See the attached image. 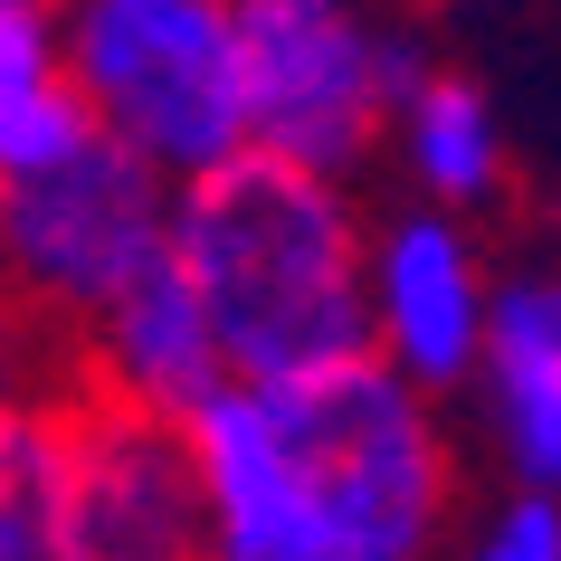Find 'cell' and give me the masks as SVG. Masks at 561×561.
Returning <instances> with one entry per match:
<instances>
[{
    "instance_id": "5b68a950",
    "label": "cell",
    "mask_w": 561,
    "mask_h": 561,
    "mask_svg": "<svg viewBox=\"0 0 561 561\" xmlns=\"http://www.w3.org/2000/svg\"><path fill=\"white\" fill-rule=\"evenodd\" d=\"M172 248H181V181L162 162H144L134 144H115V134L67 152L58 172L0 181V257H10V286L67 343L144 266L172 257Z\"/></svg>"
},
{
    "instance_id": "7a4b0ae2",
    "label": "cell",
    "mask_w": 561,
    "mask_h": 561,
    "mask_svg": "<svg viewBox=\"0 0 561 561\" xmlns=\"http://www.w3.org/2000/svg\"><path fill=\"white\" fill-rule=\"evenodd\" d=\"M181 266L201 276L238 381L286 390L371 353V238L343 172L248 144L181 181Z\"/></svg>"
},
{
    "instance_id": "8fae6325",
    "label": "cell",
    "mask_w": 561,
    "mask_h": 561,
    "mask_svg": "<svg viewBox=\"0 0 561 561\" xmlns=\"http://www.w3.org/2000/svg\"><path fill=\"white\" fill-rule=\"evenodd\" d=\"M0 561H87L67 514V390H20L0 419Z\"/></svg>"
},
{
    "instance_id": "5bb4252c",
    "label": "cell",
    "mask_w": 561,
    "mask_h": 561,
    "mask_svg": "<svg viewBox=\"0 0 561 561\" xmlns=\"http://www.w3.org/2000/svg\"><path fill=\"white\" fill-rule=\"evenodd\" d=\"M400 10H447V0H400Z\"/></svg>"
},
{
    "instance_id": "9c48e42d",
    "label": "cell",
    "mask_w": 561,
    "mask_h": 561,
    "mask_svg": "<svg viewBox=\"0 0 561 561\" xmlns=\"http://www.w3.org/2000/svg\"><path fill=\"white\" fill-rule=\"evenodd\" d=\"M476 400H485L504 476L561 495V266H524V276L495 286V333H485Z\"/></svg>"
},
{
    "instance_id": "52a82bcc",
    "label": "cell",
    "mask_w": 561,
    "mask_h": 561,
    "mask_svg": "<svg viewBox=\"0 0 561 561\" xmlns=\"http://www.w3.org/2000/svg\"><path fill=\"white\" fill-rule=\"evenodd\" d=\"M495 286L457 209L419 201L371 229V353L410 371L419 390H476L485 333H495Z\"/></svg>"
},
{
    "instance_id": "7c38bea8",
    "label": "cell",
    "mask_w": 561,
    "mask_h": 561,
    "mask_svg": "<svg viewBox=\"0 0 561 561\" xmlns=\"http://www.w3.org/2000/svg\"><path fill=\"white\" fill-rule=\"evenodd\" d=\"M105 134L95 95L77 87V67L38 77V87H0V181H30V172H58L67 152H87Z\"/></svg>"
},
{
    "instance_id": "ba28073f",
    "label": "cell",
    "mask_w": 561,
    "mask_h": 561,
    "mask_svg": "<svg viewBox=\"0 0 561 561\" xmlns=\"http://www.w3.org/2000/svg\"><path fill=\"white\" fill-rule=\"evenodd\" d=\"M67 362H77V381L115 390V400H144V410H162V419H191L201 400H219V390L238 381L229 343L209 324V296H201V276L181 266V248L162 266H144V276L67 343Z\"/></svg>"
},
{
    "instance_id": "277c9868",
    "label": "cell",
    "mask_w": 561,
    "mask_h": 561,
    "mask_svg": "<svg viewBox=\"0 0 561 561\" xmlns=\"http://www.w3.org/2000/svg\"><path fill=\"white\" fill-rule=\"evenodd\" d=\"M238 48L257 152L314 172H362V152L390 144L410 87L438 67L400 20L362 0H238Z\"/></svg>"
},
{
    "instance_id": "3957f363",
    "label": "cell",
    "mask_w": 561,
    "mask_h": 561,
    "mask_svg": "<svg viewBox=\"0 0 561 561\" xmlns=\"http://www.w3.org/2000/svg\"><path fill=\"white\" fill-rule=\"evenodd\" d=\"M67 67L115 144L201 181L257 144L248 134V48L238 0H58Z\"/></svg>"
},
{
    "instance_id": "8992f818",
    "label": "cell",
    "mask_w": 561,
    "mask_h": 561,
    "mask_svg": "<svg viewBox=\"0 0 561 561\" xmlns=\"http://www.w3.org/2000/svg\"><path fill=\"white\" fill-rule=\"evenodd\" d=\"M67 514L87 561H219V514L191 419L115 400L67 371Z\"/></svg>"
},
{
    "instance_id": "4fadbf2b",
    "label": "cell",
    "mask_w": 561,
    "mask_h": 561,
    "mask_svg": "<svg viewBox=\"0 0 561 561\" xmlns=\"http://www.w3.org/2000/svg\"><path fill=\"white\" fill-rule=\"evenodd\" d=\"M447 561H561V495L552 485H514L485 524L457 533Z\"/></svg>"
},
{
    "instance_id": "6da1fadb",
    "label": "cell",
    "mask_w": 561,
    "mask_h": 561,
    "mask_svg": "<svg viewBox=\"0 0 561 561\" xmlns=\"http://www.w3.org/2000/svg\"><path fill=\"white\" fill-rule=\"evenodd\" d=\"M219 561H438L457 533V457L438 390L381 353L314 381H229L191 410Z\"/></svg>"
},
{
    "instance_id": "30bf717a",
    "label": "cell",
    "mask_w": 561,
    "mask_h": 561,
    "mask_svg": "<svg viewBox=\"0 0 561 561\" xmlns=\"http://www.w3.org/2000/svg\"><path fill=\"white\" fill-rule=\"evenodd\" d=\"M390 152L419 181V201H438V209H485L504 191V124L485 105V87L447 77V67H428L410 87V105L390 124Z\"/></svg>"
}]
</instances>
